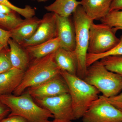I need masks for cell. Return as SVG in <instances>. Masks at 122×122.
I'll use <instances>...</instances> for the list:
<instances>
[{
  "instance_id": "5bb4252c",
  "label": "cell",
  "mask_w": 122,
  "mask_h": 122,
  "mask_svg": "<svg viewBox=\"0 0 122 122\" xmlns=\"http://www.w3.org/2000/svg\"><path fill=\"white\" fill-rule=\"evenodd\" d=\"M8 43L13 68L25 71L30 63V58L25 48L11 38L8 40Z\"/></svg>"
},
{
  "instance_id": "9a60e30c",
  "label": "cell",
  "mask_w": 122,
  "mask_h": 122,
  "mask_svg": "<svg viewBox=\"0 0 122 122\" xmlns=\"http://www.w3.org/2000/svg\"><path fill=\"white\" fill-rule=\"evenodd\" d=\"M41 20V19L35 16L25 19L23 23L10 31L11 38L20 44L24 41L29 39L35 34Z\"/></svg>"
},
{
  "instance_id": "d4e9b609",
  "label": "cell",
  "mask_w": 122,
  "mask_h": 122,
  "mask_svg": "<svg viewBox=\"0 0 122 122\" xmlns=\"http://www.w3.org/2000/svg\"><path fill=\"white\" fill-rule=\"evenodd\" d=\"M106 98L111 104L122 112V92L115 96Z\"/></svg>"
},
{
  "instance_id": "52a82bcc",
  "label": "cell",
  "mask_w": 122,
  "mask_h": 122,
  "mask_svg": "<svg viewBox=\"0 0 122 122\" xmlns=\"http://www.w3.org/2000/svg\"><path fill=\"white\" fill-rule=\"evenodd\" d=\"M81 118L82 122H122V112L99 95Z\"/></svg>"
},
{
  "instance_id": "ba28073f",
  "label": "cell",
  "mask_w": 122,
  "mask_h": 122,
  "mask_svg": "<svg viewBox=\"0 0 122 122\" xmlns=\"http://www.w3.org/2000/svg\"><path fill=\"white\" fill-rule=\"evenodd\" d=\"M34 99L38 105L50 112L54 118L75 120L69 93Z\"/></svg>"
},
{
  "instance_id": "836d02e7",
  "label": "cell",
  "mask_w": 122,
  "mask_h": 122,
  "mask_svg": "<svg viewBox=\"0 0 122 122\" xmlns=\"http://www.w3.org/2000/svg\"><path fill=\"white\" fill-rule=\"evenodd\" d=\"M4 47H5L3 45H2V44L0 43V51L2 50V49H3V48H4Z\"/></svg>"
},
{
  "instance_id": "44dd1931",
  "label": "cell",
  "mask_w": 122,
  "mask_h": 122,
  "mask_svg": "<svg viewBox=\"0 0 122 122\" xmlns=\"http://www.w3.org/2000/svg\"><path fill=\"white\" fill-rule=\"evenodd\" d=\"M120 41L115 47L107 52L99 55H94L87 54L86 57V62L89 65L95 62L99 61L102 58L107 56L114 55L122 56V35L120 37Z\"/></svg>"
},
{
  "instance_id": "603a6c76",
  "label": "cell",
  "mask_w": 122,
  "mask_h": 122,
  "mask_svg": "<svg viewBox=\"0 0 122 122\" xmlns=\"http://www.w3.org/2000/svg\"><path fill=\"white\" fill-rule=\"evenodd\" d=\"M100 20L102 23L113 28L122 26V10L110 12Z\"/></svg>"
},
{
  "instance_id": "3957f363",
  "label": "cell",
  "mask_w": 122,
  "mask_h": 122,
  "mask_svg": "<svg viewBox=\"0 0 122 122\" xmlns=\"http://www.w3.org/2000/svg\"><path fill=\"white\" fill-rule=\"evenodd\" d=\"M55 52L30 62L24 72L20 84L14 92V95H20L29 87L39 85L60 74L61 70L55 61Z\"/></svg>"
},
{
  "instance_id": "2e32d148",
  "label": "cell",
  "mask_w": 122,
  "mask_h": 122,
  "mask_svg": "<svg viewBox=\"0 0 122 122\" xmlns=\"http://www.w3.org/2000/svg\"><path fill=\"white\" fill-rule=\"evenodd\" d=\"M54 59L61 71L77 75V61L74 51H69L59 48L55 52Z\"/></svg>"
},
{
  "instance_id": "6da1fadb",
  "label": "cell",
  "mask_w": 122,
  "mask_h": 122,
  "mask_svg": "<svg viewBox=\"0 0 122 122\" xmlns=\"http://www.w3.org/2000/svg\"><path fill=\"white\" fill-rule=\"evenodd\" d=\"M60 74L68 85L75 120L81 118L92 103L98 98L100 92L77 75L62 71Z\"/></svg>"
},
{
  "instance_id": "7402d4cb",
  "label": "cell",
  "mask_w": 122,
  "mask_h": 122,
  "mask_svg": "<svg viewBox=\"0 0 122 122\" xmlns=\"http://www.w3.org/2000/svg\"><path fill=\"white\" fill-rule=\"evenodd\" d=\"M0 4L7 6L17 13L21 15L25 19H29L35 16L36 10L29 5H26L24 8L17 7L12 4L9 0H0Z\"/></svg>"
},
{
  "instance_id": "1f68e13d",
  "label": "cell",
  "mask_w": 122,
  "mask_h": 122,
  "mask_svg": "<svg viewBox=\"0 0 122 122\" xmlns=\"http://www.w3.org/2000/svg\"><path fill=\"white\" fill-rule=\"evenodd\" d=\"M114 30L116 32H117V31L118 30H122V26H118V27H114L113 28Z\"/></svg>"
},
{
  "instance_id": "4fadbf2b",
  "label": "cell",
  "mask_w": 122,
  "mask_h": 122,
  "mask_svg": "<svg viewBox=\"0 0 122 122\" xmlns=\"http://www.w3.org/2000/svg\"><path fill=\"white\" fill-rule=\"evenodd\" d=\"M25 71L12 68L0 74V96L13 93L20 84Z\"/></svg>"
},
{
  "instance_id": "4dcf8cb0",
  "label": "cell",
  "mask_w": 122,
  "mask_h": 122,
  "mask_svg": "<svg viewBox=\"0 0 122 122\" xmlns=\"http://www.w3.org/2000/svg\"><path fill=\"white\" fill-rule=\"evenodd\" d=\"M49 122H73L72 120L65 119H55L52 121H50Z\"/></svg>"
},
{
  "instance_id": "f1b7e54d",
  "label": "cell",
  "mask_w": 122,
  "mask_h": 122,
  "mask_svg": "<svg viewBox=\"0 0 122 122\" xmlns=\"http://www.w3.org/2000/svg\"><path fill=\"white\" fill-rule=\"evenodd\" d=\"M120 10H122V0H112L110 12Z\"/></svg>"
},
{
  "instance_id": "5b68a950",
  "label": "cell",
  "mask_w": 122,
  "mask_h": 122,
  "mask_svg": "<svg viewBox=\"0 0 122 122\" xmlns=\"http://www.w3.org/2000/svg\"><path fill=\"white\" fill-rule=\"evenodd\" d=\"M83 79L106 97L117 95L122 90V76L108 70L100 61L87 67Z\"/></svg>"
},
{
  "instance_id": "cb8c5ba5",
  "label": "cell",
  "mask_w": 122,
  "mask_h": 122,
  "mask_svg": "<svg viewBox=\"0 0 122 122\" xmlns=\"http://www.w3.org/2000/svg\"><path fill=\"white\" fill-rule=\"evenodd\" d=\"M12 68L10 57L9 47H4L0 51V74Z\"/></svg>"
},
{
  "instance_id": "d6986e66",
  "label": "cell",
  "mask_w": 122,
  "mask_h": 122,
  "mask_svg": "<svg viewBox=\"0 0 122 122\" xmlns=\"http://www.w3.org/2000/svg\"><path fill=\"white\" fill-rule=\"evenodd\" d=\"M14 12L10 14L0 13V28L5 30H11L16 28L25 21Z\"/></svg>"
},
{
  "instance_id": "e575fe53",
  "label": "cell",
  "mask_w": 122,
  "mask_h": 122,
  "mask_svg": "<svg viewBox=\"0 0 122 122\" xmlns=\"http://www.w3.org/2000/svg\"></svg>"
},
{
  "instance_id": "8fae6325",
  "label": "cell",
  "mask_w": 122,
  "mask_h": 122,
  "mask_svg": "<svg viewBox=\"0 0 122 122\" xmlns=\"http://www.w3.org/2000/svg\"><path fill=\"white\" fill-rule=\"evenodd\" d=\"M57 37L60 42V48L69 51L76 48V36L74 24L70 17L57 15Z\"/></svg>"
},
{
  "instance_id": "e0dca14e",
  "label": "cell",
  "mask_w": 122,
  "mask_h": 122,
  "mask_svg": "<svg viewBox=\"0 0 122 122\" xmlns=\"http://www.w3.org/2000/svg\"><path fill=\"white\" fill-rule=\"evenodd\" d=\"M59 48L60 42L57 37L41 44L25 48L28 54L30 62L54 52Z\"/></svg>"
},
{
  "instance_id": "9c48e42d",
  "label": "cell",
  "mask_w": 122,
  "mask_h": 122,
  "mask_svg": "<svg viewBox=\"0 0 122 122\" xmlns=\"http://www.w3.org/2000/svg\"><path fill=\"white\" fill-rule=\"evenodd\" d=\"M57 37L56 15L53 13H46L41 19L35 34L29 39L20 44L25 48L35 45Z\"/></svg>"
},
{
  "instance_id": "d6a6232c",
  "label": "cell",
  "mask_w": 122,
  "mask_h": 122,
  "mask_svg": "<svg viewBox=\"0 0 122 122\" xmlns=\"http://www.w3.org/2000/svg\"><path fill=\"white\" fill-rule=\"evenodd\" d=\"M49 0H37L38 2H46Z\"/></svg>"
},
{
  "instance_id": "f546056e",
  "label": "cell",
  "mask_w": 122,
  "mask_h": 122,
  "mask_svg": "<svg viewBox=\"0 0 122 122\" xmlns=\"http://www.w3.org/2000/svg\"><path fill=\"white\" fill-rule=\"evenodd\" d=\"M14 12H15L7 6L0 4V13L10 14Z\"/></svg>"
},
{
  "instance_id": "484cf974",
  "label": "cell",
  "mask_w": 122,
  "mask_h": 122,
  "mask_svg": "<svg viewBox=\"0 0 122 122\" xmlns=\"http://www.w3.org/2000/svg\"><path fill=\"white\" fill-rule=\"evenodd\" d=\"M11 38L10 31L5 30L0 28V43L5 47H9L8 40Z\"/></svg>"
},
{
  "instance_id": "277c9868",
  "label": "cell",
  "mask_w": 122,
  "mask_h": 122,
  "mask_svg": "<svg viewBox=\"0 0 122 122\" xmlns=\"http://www.w3.org/2000/svg\"><path fill=\"white\" fill-rule=\"evenodd\" d=\"M73 16L76 36V48L74 51L77 61V76L83 79L87 69L86 58L90 28L94 21L88 16L81 5L78 6Z\"/></svg>"
},
{
  "instance_id": "30bf717a",
  "label": "cell",
  "mask_w": 122,
  "mask_h": 122,
  "mask_svg": "<svg viewBox=\"0 0 122 122\" xmlns=\"http://www.w3.org/2000/svg\"><path fill=\"white\" fill-rule=\"evenodd\" d=\"M27 92L33 99L56 96L69 93L68 86L61 74L39 85L27 89Z\"/></svg>"
},
{
  "instance_id": "83f0119b",
  "label": "cell",
  "mask_w": 122,
  "mask_h": 122,
  "mask_svg": "<svg viewBox=\"0 0 122 122\" xmlns=\"http://www.w3.org/2000/svg\"><path fill=\"white\" fill-rule=\"evenodd\" d=\"M0 122H29L25 118L20 116H8L2 119Z\"/></svg>"
},
{
  "instance_id": "4316f807",
  "label": "cell",
  "mask_w": 122,
  "mask_h": 122,
  "mask_svg": "<svg viewBox=\"0 0 122 122\" xmlns=\"http://www.w3.org/2000/svg\"><path fill=\"white\" fill-rule=\"evenodd\" d=\"M10 112V109L0 100V122L8 117Z\"/></svg>"
},
{
  "instance_id": "ffe728a7",
  "label": "cell",
  "mask_w": 122,
  "mask_h": 122,
  "mask_svg": "<svg viewBox=\"0 0 122 122\" xmlns=\"http://www.w3.org/2000/svg\"><path fill=\"white\" fill-rule=\"evenodd\" d=\"M99 61L108 70L122 76V56H107Z\"/></svg>"
},
{
  "instance_id": "7a4b0ae2",
  "label": "cell",
  "mask_w": 122,
  "mask_h": 122,
  "mask_svg": "<svg viewBox=\"0 0 122 122\" xmlns=\"http://www.w3.org/2000/svg\"><path fill=\"white\" fill-rule=\"evenodd\" d=\"M0 100L10 109L8 116L18 115L29 122H49L52 114L38 105L27 92L20 95L12 94L0 96Z\"/></svg>"
},
{
  "instance_id": "ac0fdd59",
  "label": "cell",
  "mask_w": 122,
  "mask_h": 122,
  "mask_svg": "<svg viewBox=\"0 0 122 122\" xmlns=\"http://www.w3.org/2000/svg\"><path fill=\"white\" fill-rule=\"evenodd\" d=\"M80 5L81 1L77 0H56L52 4L45 6V9L59 16L68 17L73 15Z\"/></svg>"
},
{
  "instance_id": "7c38bea8",
  "label": "cell",
  "mask_w": 122,
  "mask_h": 122,
  "mask_svg": "<svg viewBox=\"0 0 122 122\" xmlns=\"http://www.w3.org/2000/svg\"><path fill=\"white\" fill-rule=\"evenodd\" d=\"M112 0H81V5L93 21L100 20L110 12Z\"/></svg>"
},
{
  "instance_id": "8992f818",
  "label": "cell",
  "mask_w": 122,
  "mask_h": 122,
  "mask_svg": "<svg viewBox=\"0 0 122 122\" xmlns=\"http://www.w3.org/2000/svg\"><path fill=\"white\" fill-rule=\"evenodd\" d=\"M116 32L108 25L92 22L90 29L88 53L102 54L114 48L120 41L116 35Z\"/></svg>"
}]
</instances>
